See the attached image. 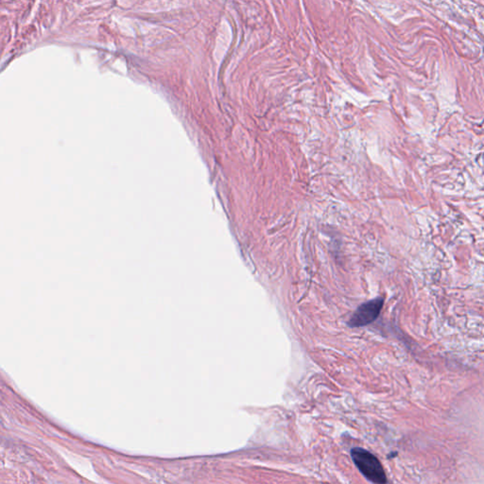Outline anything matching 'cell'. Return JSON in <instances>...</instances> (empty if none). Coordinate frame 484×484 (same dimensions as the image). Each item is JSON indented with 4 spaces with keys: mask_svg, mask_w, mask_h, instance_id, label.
<instances>
[{
    "mask_svg": "<svg viewBox=\"0 0 484 484\" xmlns=\"http://www.w3.org/2000/svg\"><path fill=\"white\" fill-rule=\"evenodd\" d=\"M383 304L384 300L380 297L360 305L351 316L348 325L350 327H362L375 322L380 314Z\"/></svg>",
    "mask_w": 484,
    "mask_h": 484,
    "instance_id": "7a4b0ae2",
    "label": "cell"
},
{
    "mask_svg": "<svg viewBox=\"0 0 484 484\" xmlns=\"http://www.w3.org/2000/svg\"><path fill=\"white\" fill-rule=\"evenodd\" d=\"M351 458L360 472L373 484H387V476L380 460L369 451L352 448Z\"/></svg>",
    "mask_w": 484,
    "mask_h": 484,
    "instance_id": "6da1fadb",
    "label": "cell"
}]
</instances>
